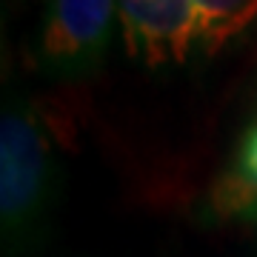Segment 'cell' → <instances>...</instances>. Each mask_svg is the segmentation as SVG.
<instances>
[{
  "label": "cell",
  "instance_id": "obj_2",
  "mask_svg": "<svg viewBox=\"0 0 257 257\" xmlns=\"http://www.w3.org/2000/svg\"><path fill=\"white\" fill-rule=\"evenodd\" d=\"M117 0H46L40 66L52 77L77 80L100 69Z\"/></svg>",
  "mask_w": 257,
  "mask_h": 257
},
{
  "label": "cell",
  "instance_id": "obj_4",
  "mask_svg": "<svg viewBox=\"0 0 257 257\" xmlns=\"http://www.w3.org/2000/svg\"><path fill=\"white\" fill-rule=\"evenodd\" d=\"M209 214L211 220H257V120L243 132L234 157L214 180L209 194Z\"/></svg>",
  "mask_w": 257,
  "mask_h": 257
},
{
  "label": "cell",
  "instance_id": "obj_3",
  "mask_svg": "<svg viewBox=\"0 0 257 257\" xmlns=\"http://www.w3.org/2000/svg\"><path fill=\"white\" fill-rule=\"evenodd\" d=\"M117 15L128 55L149 69L186 63L200 43L192 0H117Z\"/></svg>",
  "mask_w": 257,
  "mask_h": 257
},
{
  "label": "cell",
  "instance_id": "obj_5",
  "mask_svg": "<svg viewBox=\"0 0 257 257\" xmlns=\"http://www.w3.org/2000/svg\"><path fill=\"white\" fill-rule=\"evenodd\" d=\"M197 35L206 55H217L257 18V0H192Z\"/></svg>",
  "mask_w": 257,
  "mask_h": 257
},
{
  "label": "cell",
  "instance_id": "obj_1",
  "mask_svg": "<svg viewBox=\"0 0 257 257\" xmlns=\"http://www.w3.org/2000/svg\"><path fill=\"white\" fill-rule=\"evenodd\" d=\"M57 200V157L26 97L9 94L0 120V234L3 257L40 248Z\"/></svg>",
  "mask_w": 257,
  "mask_h": 257
}]
</instances>
